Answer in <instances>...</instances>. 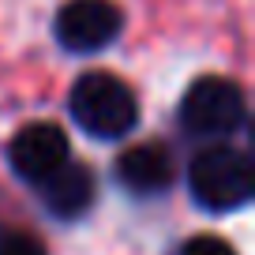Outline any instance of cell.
<instances>
[{
    "label": "cell",
    "mask_w": 255,
    "mask_h": 255,
    "mask_svg": "<svg viewBox=\"0 0 255 255\" xmlns=\"http://www.w3.org/2000/svg\"><path fill=\"white\" fill-rule=\"evenodd\" d=\"M68 113L75 128L90 139H124L139 124L135 90L113 72H87L68 94Z\"/></svg>",
    "instance_id": "cell-1"
},
{
    "label": "cell",
    "mask_w": 255,
    "mask_h": 255,
    "mask_svg": "<svg viewBox=\"0 0 255 255\" xmlns=\"http://www.w3.org/2000/svg\"><path fill=\"white\" fill-rule=\"evenodd\" d=\"M176 117H180V128L188 135L225 143L248 120V102H244V90L233 79H225V75H203V79H195L184 90Z\"/></svg>",
    "instance_id": "cell-3"
},
{
    "label": "cell",
    "mask_w": 255,
    "mask_h": 255,
    "mask_svg": "<svg viewBox=\"0 0 255 255\" xmlns=\"http://www.w3.org/2000/svg\"><path fill=\"white\" fill-rule=\"evenodd\" d=\"M0 255H45L30 233H0Z\"/></svg>",
    "instance_id": "cell-9"
},
{
    "label": "cell",
    "mask_w": 255,
    "mask_h": 255,
    "mask_svg": "<svg viewBox=\"0 0 255 255\" xmlns=\"http://www.w3.org/2000/svg\"><path fill=\"white\" fill-rule=\"evenodd\" d=\"M124 30V11L113 0H64L53 34L68 53H98Z\"/></svg>",
    "instance_id": "cell-4"
},
{
    "label": "cell",
    "mask_w": 255,
    "mask_h": 255,
    "mask_svg": "<svg viewBox=\"0 0 255 255\" xmlns=\"http://www.w3.org/2000/svg\"><path fill=\"white\" fill-rule=\"evenodd\" d=\"M176 169H173V154L161 143H139L128 146L117 158V180L124 184L131 195H161L173 184Z\"/></svg>",
    "instance_id": "cell-7"
},
{
    "label": "cell",
    "mask_w": 255,
    "mask_h": 255,
    "mask_svg": "<svg viewBox=\"0 0 255 255\" xmlns=\"http://www.w3.org/2000/svg\"><path fill=\"white\" fill-rule=\"evenodd\" d=\"M188 188L191 199L207 214H233L248 207L255 195V173L244 150L229 143H214L199 150L188 165Z\"/></svg>",
    "instance_id": "cell-2"
},
{
    "label": "cell",
    "mask_w": 255,
    "mask_h": 255,
    "mask_svg": "<svg viewBox=\"0 0 255 255\" xmlns=\"http://www.w3.org/2000/svg\"><path fill=\"white\" fill-rule=\"evenodd\" d=\"M72 154L68 135H64L60 124H49V120H34V124L19 128L15 139L8 143V165L19 180L26 184H41L45 176H53L56 169Z\"/></svg>",
    "instance_id": "cell-5"
},
{
    "label": "cell",
    "mask_w": 255,
    "mask_h": 255,
    "mask_svg": "<svg viewBox=\"0 0 255 255\" xmlns=\"http://www.w3.org/2000/svg\"><path fill=\"white\" fill-rule=\"evenodd\" d=\"M38 188H41V203H45V210L53 218H60V222H75V218H83L90 207H94V199H98L94 173H90L87 165H79V161H64V165L56 169L53 176H45Z\"/></svg>",
    "instance_id": "cell-6"
},
{
    "label": "cell",
    "mask_w": 255,
    "mask_h": 255,
    "mask_svg": "<svg viewBox=\"0 0 255 255\" xmlns=\"http://www.w3.org/2000/svg\"><path fill=\"white\" fill-rule=\"evenodd\" d=\"M180 255H237V248H233L229 240L214 237V233H203V237H191V240H184Z\"/></svg>",
    "instance_id": "cell-8"
}]
</instances>
